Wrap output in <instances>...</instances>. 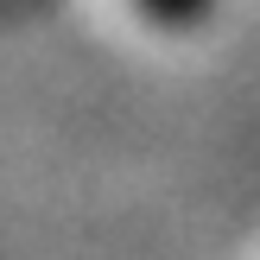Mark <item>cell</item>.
Wrapping results in <instances>:
<instances>
[{"mask_svg":"<svg viewBox=\"0 0 260 260\" xmlns=\"http://www.w3.org/2000/svg\"><path fill=\"white\" fill-rule=\"evenodd\" d=\"M134 7H146V19H197V0H134Z\"/></svg>","mask_w":260,"mask_h":260,"instance_id":"obj_1","label":"cell"}]
</instances>
